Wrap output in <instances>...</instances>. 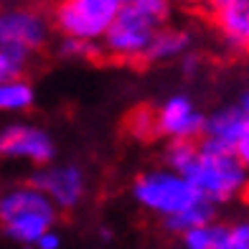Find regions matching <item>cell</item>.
Returning <instances> with one entry per match:
<instances>
[{
    "instance_id": "1",
    "label": "cell",
    "mask_w": 249,
    "mask_h": 249,
    "mask_svg": "<svg viewBox=\"0 0 249 249\" xmlns=\"http://www.w3.org/2000/svg\"><path fill=\"white\" fill-rule=\"evenodd\" d=\"M171 5L163 0H130L122 3L105 33V49L117 59H140L150 46L158 26L165 23Z\"/></svg>"
},
{
    "instance_id": "2",
    "label": "cell",
    "mask_w": 249,
    "mask_h": 249,
    "mask_svg": "<svg viewBox=\"0 0 249 249\" xmlns=\"http://www.w3.org/2000/svg\"><path fill=\"white\" fill-rule=\"evenodd\" d=\"M0 224L10 239L36 244L56 224L53 203L33 186H16L0 196Z\"/></svg>"
},
{
    "instance_id": "3",
    "label": "cell",
    "mask_w": 249,
    "mask_h": 249,
    "mask_svg": "<svg viewBox=\"0 0 249 249\" xmlns=\"http://www.w3.org/2000/svg\"><path fill=\"white\" fill-rule=\"evenodd\" d=\"M180 176L211 206L236 198L247 186V165L244 163H239L234 155L198 150V145H196L194 160L186 165V171Z\"/></svg>"
},
{
    "instance_id": "4",
    "label": "cell",
    "mask_w": 249,
    "mask_h": 249,
    "mask_svg": "<svg viewBox=\"0 0 249 249\" xmlns=\"http://www.w3.org/2000/svg\"><path fill=\"white\" fill-rule=\"evenodd\" d=\"M132 196L142 209H148L163 219H171L176 213H183L191 206L201 203L203 198L183 176L173 171H148L138 176L132 186Z\"/></svg>"
},
{
    "instance_id": "5",
    "label": "cell",
    "mask_w": 249,
    "mask_h": 249,
    "mask_svg": "<svg viewBox=\"0 0 249 249\" xmlns=\"http://www.w3.org/2000/svg\"><path fill=\"white\" fill-rule=\"evenodd\" d=\"M198 150L219 153V155H234L239 163L247 165L249 160V109H247V94L211 117L203 120L201 145Z\"/></svg>"
},
{
    "instance_id": "6",
    "label": "cell",
    "mask_w": 249,
    "mask_h": 249,
    "mask_svg": "<svg viewBox=\"0 0 249 249\" xmlns=\"http://www.w3.org/2000/svg\"><path fill=\"white\" fill-rule=\"evenodd\" d=\"M120 5V0H66L56 8V28L71 41L92 43L105 38Z\"/></svg>"
},
{
    "instance_id": "7",
    "label": "cell",
    "mask_w": 249,
    "mask_h": 249,
    "mask_svg": "<svg viewBox=\"0 0 249 249\" xmlns=\"http://www.w3.org/2000/svg\"><path fill=\"white\" fill-rule=\"evenodd\" d=\"M49 41V20L31 8L0 10V49L28 56Z\"/></svg>"
},
{
    "instance_id": "8",
    "label": "cell",
    "mask_w": 249,
    "mask_h": 249,
    "mask_svg": "<svg viewBox=\"0 0 249 249\" xmlns=\"http://www.w3.org/2000/svg\"><path fill=\"white\" fill-rule=\"evenodd\" d=\"M36 191H41L46 196L53 209H74L82 203L84 191H87V178L84 171L79 165H51V168H41L31 176V183Z\"/></svg>"
},
{
    "instance_id": "9",
    "label": "cell",
    "mask_w": 249,
    "mask_h": 249,
    "mask_svg": "<svg viewBox=\"0 0 249 249\" xmlns=\"http://www.w3.org/2000/svg\"><path fill=\"white\" fill-rule=\"evenodd\" d=\"M0 155L49 165L56 158V145L46 130L36 127V124L18 122L0 130Z\"/></svg>"
},
{
    "instance_id": "10",
    "label": "cell",
    "mask_w": 249,
    "mask_h": 249,
    "mask_svg": "<svg viewBox=\"0 0 249 249\" xmlns=\"http://www.w3.org/2000/svg\"><path fill=\"white\" fill-rule=\"evenodd\" d=\"M155 115V132L171 138L173 142H194L203 132V112L194 105V99L186 94L168 97Z\"/></svg>"
},
{
    "instance_id": "11",
    "label": "cell",
    "mask_w": 249,
    "mask_h": 249,
    "mask_svg": "<svg viewBox=\"0 0 249 249\" xmlns=\"http://www.w3.org/2000/svg\"><path fill=\"white\" fill-rule=\"evenodd\" d=\"M213 18L224 41L231 49L244 51L249 43V3L247 0H224L213 8Z\"/></svg>"
},
{
    "instance_id": "12",
    "label": "cell",
    "mask_w": 249,
    "mask_h": 249,
    "mask_svg": "<svg viewBox=\"0 0 249 249\" xmlns=\"http://www.w3.org/2000/svg\"><path fill=\"white\" fill-rule=\"evenodd\" d=\"M191 46V33L178 28H158L155 36L150 38V46L145 51V59L150 61H168L176 56L186 53Z\"/></svg>"
},
{
    "instance_id": "13",
    "label": "cell",
    "mask_w": 249,
    "mask_h": 249,
    "mask_svg": "<svg viewBox=\"0 0 249 249\" xmlns=\"http://www.w3.org/2000/svg\"><path fill=\"white\" fill-rule=\"evenodd\" d=\"M186 249H229V226L211 221L183 234Z\"/></svg>"
},
{
    "instance_id": "14",
    "label": "cell",
    "mask_w": 249,
    "mask_h": 249,
    "mask_svg": "<svg viewBox=\"0 0 249 249\" xmlns=\"http://www.w3.org/2000/svg\"><path fill=\"white\" fill-rule=\"evenodd\" d=\"M213 216H216V209H213L211 203L201 201V203H196V206H191L188 211L165 219V226L176 234H188V231L198 229V226H203V224H211Z\"/></svg>"
},
{
    "instance_id": "15",
    "label": "cell",
    "mask_w": 249,
    "mask_h": 249,
    "mask_svg": "<svg viewBox=\"0 0 249 249\" xmlns=\"http://www.w3.org/2000/svg\"><path fill=\"white\" fill-rule=\"evenodd\" d=\"M33 87L26 79H13V82L0 84V112H23L33 105Z\"/></svg>"
},
{
    "instance_id": "16",
    "label": "cell",
    "mask_w": 249,
    "mask_h": 249,
    "mask_svg": "<svg viewBox=\"0 0 249 249\" xmlns=\"http://www.w3.org/2000/svg\"><path fill=\"white\" fill-rule=\"evenodd\" d=\"M194 155H196V142H183V140L171 142V148H168V153H165L168 171H173V173L180 176L186 171V165L194 160Z\"/></svg>"
},
{
    "instance_id": "17",
    "label": "cell",
    "mask_w": 249,
    "mask_h": 249,
    "mask_svg": "<svg viewBox=\"0 0 249 249\" xmlns=\"http://www.w3.org/2000/svg\"><path fill=\"white\" fill-rule=\"evenodd\" d=\"M26 56H18V53H10L0 49V84L5 82H13V79H20L26 69Z\"/></svg>"
},
{
    "instance_id": "18",
    "label": "cell",
    "mask_w": 249,
    "mask_h": 249,
    "mask_svg": "<svg viewBox=\"0 0 249 249\" xmlns=\"http://www.w3.org/2000/svg\"><path fill=\"white\" fill-rule=\"evenodd\" d=\"M130 127L138 138H148L150 132H155V115L150 109H138L130 120Z\"/></svg>"
},
{
    "instance_id": "19",
    "label": "cell",
    "mask_w": 249,
    "mask_h": 249,
    "mask_svg": "<svg viewBox=\"0 0 249 249\" xmlns=\"http://www.w3.org/2000/svg\"><path fill=\"white\" fill-rule=\"evenodd\" d=\"M229 249H249V224L247 221L229 226Z\"/></svg>"
},
{
    "instance_id": "20",
    "label": "cell",
    "mask_w": 249,
    "mask_h": 249,
    "mask_svg": "<svg viewBox=\"0 0 249 249\" xmlns=\"http://www.w3.org/2000/svg\"><path fill=\"white\" fill-rule=\"evenodd\" d=\"M92 43H82V41H71V38H66L64 41V46H61V53L64 56H87V53H92Z\"/></svg>"
},
{
    "instance_id": "21",
    "label": "cell",
    "mask_w": 249,
    "mask_h": 249,
    "mask_svg": "<svg viewBox=\"0 0 249 249\" xmlns=\"http://www.w3.org/2000/svg\"><path fill=\"white\" fill-rule=\"evenodd\" d=\"M33 247H36V249H59V247H61V236L51 229V231L43 234V236H41V239H38L36 244H33Z\"/></svg>"
},
{
    "instance_id": "22",
    "label": "cell",
    "mask_w": 249,
    "mask_h": 249,
    "mask_svg": "<svg viewBox=\"0 0 249 249\" xmlns=\"http://www.w3.org/2000/svg\"><path fill=\"white\" fill-rule=\"evenodd\" d=\"M196 66H198V56H196V53H188L186 59H183V69H186V74H194V71H196Z\"/></svg>"
}]
</instances>
